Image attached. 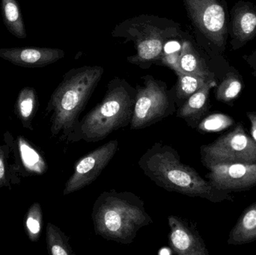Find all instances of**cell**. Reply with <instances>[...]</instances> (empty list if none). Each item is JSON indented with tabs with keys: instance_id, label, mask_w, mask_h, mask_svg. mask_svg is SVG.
I'll list each match as a JSON object with an SVG mask.
<instances>
[{
	"instance_id": "cell-6",
	"label": "cell",
	"mask_w": 256,
	"mask_h": 255,
	"mask_svg": "<svg viewBox=\"0 0 256 255\" xmlns=\"http://www.w3.org/2000/svg\"><path fill=\"white\" fill-rule=\"evenodd\" d=\"M204 166L219 163H256V142L238 123L228 133L200 148Z\"/></svg>"
},
{
	"instance_id": "cell-5",
	"label": "cell",
	"mask_w": 256,
	"mask_h": 255,
	"mask_svg": "<svg viewBox=\"0 0 256 255\" xmlns=\"http://www.w3.org/2000/svg\"><path fill=\"white\" fill-rule=\"evenodd\" d=\"M176 112L174 100L165 84L152 76L144 77V85L137 86L131 130H142L154 125Z\"/></svg>"
},
{
	"instance_id": "cell-4",
	"label": "cell",
	"mask_w": 256,
	"mask_h": 255,
	"mask_svg": "<svg viewBox=\"0 0 256 255\" xmlns=\"http://www.w3.org/2000/svg\"><path fill=\"white\" fill-rule=\"evenodd\" d=\"M136 94V89L126 81L118 79L111 81L102 101L80 121L74 142H100L112 132L130 125Z\"/></svg>"
},
{
	"instance_id": "cell-12",
	"label": "cell",
	"mask_w": 256,
	"mask_h": 255,
	"mask_svg": "<svg viewBox=\"0 0 256 255\" xmlns=\"http://www.w3.org/2000/svg\"><path fill=\"white\" fill-rule=\"evenodd\" d=\"M4 139L14 157L18 173L24 177L46 173L48 166L43 154L30 141L21 136L14 140L9 133L4 134Z\"/></svg>"
},
{
	"instance_id": "cell-10",
	"label": "cell",
	"mask_w": 256,
	"mask_h": 255,
	"mask_svg": "<svg viewBox=\"0 0 256 255\" xmlns=\"http://www.w3.org/2000/svg\"><path fill=\"white\" fill-rule=\"evenodd\" d=\"M228 37L233 50L242 49L256 37V4L238 1L230 11Z\"/></svg>"
},
{
	"instance_id": "cell-8",
	"label": "cell",
	"mask_w": 256,
	"mask_h": 255,
	"mask_svg": "<svg viewBox=\"0 0 256 255\" xmlns=\"http://www.w3.org/2000/svg\"><path fill=\"white\" fill-rule=\"evenodd\" d=\"M118 140H112L80 159L73 174L68 180L63 196L82 190L92 184L108 166L118 151Z\"/></svg>"
},
{
	"instance_id": "cell-2",
	"label": "cell",
	"mask_w": 256,
	"mask_h": 255,
	"mask_svg": "<svg viewBox=\"0 0 256 255\" xmlns=\"http://www.w3.org/2000/svg\"><path fill=\"white\" fill-rule=\"evenodd\" d=\"M104 74L99 66L72 69L52 92L46 112L50 115V133L68 143L74 142L80 116Z\"/></svg>"
},
{
	"instance_id": "cell-20",
	"label": "cell",
	"mask_w": 256,
	"mask_h": 255,
	"mask_svg": "<svg viewBox=\"0 0 256 255\" xmlns=\"http://www.w3.org/2000/svg\"><path fill=\"white\" fill-rule=\"evenodd\" d=\"M242 76L236 69L231 68L220 83L216 85V99L221 103H232L242 92Z\"/></svg>"
},
{
	"instance_id": "cell-23",
	"label": "cell",
	"mask_w": 256,
	"mask_h": 255,
	"mask_svg": "<svg viewBox=\"0 0 256 255\" xmlns=\"http://www.w3.org/2000/svg\"><path fill=\"white\" fill-rule=\"evenodd\" d=\"M177 88H176V97L180 101L184 103L194 93L196 92L208 81L210 79H204L194 75L177 73Z\"/></svg>"
},
{
	"instance_id": "cell-29",
	"label": "cell",
	"mask_w": 256,
	"mask_h": 255,
	"mask_svg": "<svg viewBox=\"0 0 256 255\" xmlns=\"http://www.w3.org/2000/svg\"><path fill=\"white\" fill-rule=\"evenodd\" d=\"M252 74L256 79V71H252Z\"/></svg>"
},
{
	"instance_id": "cell-26",
	"label": "cell",
	"mask_w": 256,
	"mask_h": 255,
	"mask_svg": "<svg viewBox=\"0 0 256 255\" xmlns=\"http://www.w3.org/2000/svg\"><path fill=\"white\" fill-rule=\"evenodd\" d=\"M246 116L251 124V136L256 142V112H246Z\"/></svg>"
},
{
	"instance_id": "cell-22",
	"label": "cell",
	"mask_w": 256,
	"mask_h": 255,
	"mask_svg": "<svg viewBox=\"0 0 256 255\" xmlns=\"http://www.w3.org/2000/svg\"><path fill=\"white\" fill-rule=\"evenodd\" d=\"M12 152L8 144L0 145V190L3 187L12 188V184L20 182L19 173L16 165L10 164Z\"/></svg>"
},
{
	"instance_id": "cell-3",
	"label": "cell",
	"mask_w": 256,
	"mask_h": 255,
	"mask_svg": "<svg viewBox=\"0 0 256 255\" xmlns=\"http://www.w3.org/2000/svg\"><path fill=\"white\" fill-rule=\"evenodd\" d=\"M92 219L98 236L126 245L134 242L140 229L153 224L140 197L115 190L104 192L97 198Z\"/></svg>"
},
{
	"instance_id": "cell-13",
	"label": "cell",
	"mask_w": 256,
	"mask_h": 255,
	"mask_svg": "<svg viewBox=\"0 0 256 255\" xmlns=\"http://www.w3.org/2000/svg\"><path fill=\"white\" fill-rule=\"evenodd\" d=\"M64 56V51L55 48L28 46L0 49V58L15 65L28 68L46 67Z\"/></svg>"
},
{
	"instance_id": "cell-9",
	"label": "cell",
	"mask_w": 256,
	"mask_h": 255,
	"mask_svg": "<svg viewBox=\"0 0 256 255\" xmlns=\"http://www.w3.org/2000/svg\"><path fill=\"white\" fill-rule=\"evenodd\" d=\"M204 167L209 170L208 181L218 190L232 193L256 186V163H219Z\"/></svg>"
},
{
	"instance_id": "cell-16",
	"label": "cell",
	"mask_w": 256,
	"mask_h": 255,
	"mask_svg": "<svg viewBox=\"0 0 256 255\" xmlns=\"http://www.w3.org/2000/svg\"><path fill=\"white\" fill-rule=\"evenodd\" d=\"M256 241V202L248 207L228 236V245L240 246Z\"/></svg>"
},
{
	"instance_id": "cell-18",
	"label": "cell",
	"mask_w": 256,
	"mask_h": 255,
	"mask_svg": "<svg viewBox=\"0 0 256 255\" xmlns=\"http://www.w3.org/2000/svg\"><path fill=\"white\" fill-rule=\"evenodd\" d=\"M38 105V97L34 88L25 87L21 89L15 103L14 113L26 129L33 130L32 120L36 116Z\"/></svg>"
},
{
	"instance_id": "cell-11",
	"label": "cell",
	"mask_w": 256,
	"mask_h": 255,
	"mask_svg": "<svg viewBox=\"0 0 256 255\" xmlns=\"http://www.w3.org/2000/svg\"><path fill=\"white\" fill-rule=\"evenodd\" d=\"M170 233L168 245L174 254L179 255H208L206 244L194 226L188 221L171 215L168 217Z\"/></svg>"
},
{
	"instance_id": "cell-27",
	"label": "cell",
	"mask_w": 256,
	"mask_h": 255,
	"mask_svg": "<svg viewBox=\"0 0 256 255\" xmlns=\"http://www.w3.org/2000/svg\"><path fill=\"white\" fill-rule=\"evenodd\" d=\"M243 58L250 67L254 71H256V49L249 55H244Z\"/></svg>"
},
{
	"instance_id": "cell-24",
	"label": "cell",
	"mask_w": 256,
	"mask_h": 255,
	"mask_svg": "<svg viewBox=\"0 0 256 255\" xmlns=\"http://www.w3.org/2000/svg\"><path fill=\"white\" fill-rule=\"evenodd\" d=\"M25 220V229L27 236L32 242H38L43 226V213L40 204L34 202L32 205L27 212Z\"/></svg>"
},
{
	"instance_id": "cell-21",
	"label": "cell",
	"mask_w": 256,
	"mask_h": 255,
	"mask_svg": "<svg viewBox=\"0 0 256 255\" xmlns=\"http://www.w3.org/2000/svg\"><path fill=\"white\" fill-rule=\"evenodd\" d=\"M46 240L49 255H75L69 244L68 237L66 236L60 228L50 223L46 226Z\"/></svg>"
},
{
	"instance_id": "cell-7",
	"label": "cell",
	"mask_w": 256,
	"mask_h": 255,
	"mask_svg": "<svg viewBox=\"0 0 256 255\" xmlns=\"http://www.w3.org/2000/svg\"><path fill=\"white\" fill-rule=\"evenodd\" d=\"M190 18L216 49L225 51L230 12L225 0H184Z\"/></svg>"
},
{
	"instance_id": "cell-28",
	"label": "cell",
	"mask_w": 256,
	"mask_h": 255,
	"mask_svg": "<svg viewBox=\"0 0 256 255\" xmlns=\"http://www.w3.org/2000/svg\"><path fill=\"white\" fill-rule=\"evenodd\" d=\"M173 253L172 250L171 248H162L159 252L158 254L159 255H171Z\"/></svg>"
},
{
	"instance_id": "cell-1",
	"label": "cell",
	"mask_w": 256,
	"mask_h": 255,
	"mask_svg": "<svg viewBox=\"0 0 256 255\" xmlns=\"http://www.w3.org/2000/svg\"><path fill=\"white\" fill-rule=\"evenodd\" d=\"M138 164L149 179L166 191L214 203L233 200L230 193L218 190L194 168L182 163L178 152L170 145L156 142L140 157Z\"/></svg>"
},
{
	"instance_id": "cell-17",
	"label": "cell",
	"mask_w": 256,
	"mask_h": 255,
	"mask_svg": "<svg viewBox=\"0 0 256 255\" xmlns=\"http://www.w3.org/2000/svg\"><path fill=\"white\" fill-rule=\"evenodd\" d=\"M178 73L194 75L206 79H214V75L209 70L204 60L197 53L190 42L186 40L182 43Z\"/></svg>"
},
{
	"instance_id": "cell-15",
	"label": "cell",
	"mask_w": 256,
	"mask_h": 255,
	"mask_svg": "<svg viewBox=\"0 0 256 255\" xmlns=\"http://www.w3.org/2000/svg\"><path fill=\"white\" fill-rule=\"evenodd\" d=\"M164 34L160 30L154 27H146L136 41V55L134 62L161 59L164 52Z\"/></svg>"
},
{
	"instance_id": "cell-14",
	"label": "cell",
	"mask_w": 256,
	"mask_h": 255,
	"mask_svg": "<svg viewBox=\"0 0 256 255\" xmlns=\"http://www.w3.org/2000/svg\"><path fill=\"white\" fill-rule=\"evenodd\" d=\"M216 85L218 83L215 79L208 81L176 111V116L184 120L190 127L196 129L208 109L210 90Z\"/></svg>"
},
{
	"instance_id": "cell-19",
	"label": "cell",
	"mask_w": 256,
	"mask_h": 255,
	"mask_svg": "<svg viewBox=\"0 0 256 255\" xmlns=\"http://www.w3.org/2000/svg\"><path fill=\"white\" fill-rule=\"evenodd\" d=\"M3 22L10 34L20 39L26 38L25 23L18 0H1Z\"/></svg>"
},
{
	"instance_id": "cell-25",
	"label": "cell",
	"mask_w": 256,
	"mask_h": 255,
	"mask_svg": "<svg viewBox=\"0 0 256 255\" xmlns=\"http://www.w3.org/2000/svg\"><path fill=\"white\" fill-rule=\"evenodd\" d=\"M234 123V119L232 117L225 114L215 113L202 118L196 129L202 133H215L228 129Z\"/></svg>"
}]
</instances>
